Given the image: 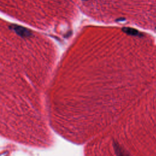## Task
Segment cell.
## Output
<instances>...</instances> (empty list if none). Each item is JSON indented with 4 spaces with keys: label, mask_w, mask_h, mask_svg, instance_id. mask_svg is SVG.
Masks as SVG:
<instances>
[{
    "label": "cell",
    "mask_w": 156,
    "mask_h": 156,
    "mask_svg": "<svg viewBox=\"0 0 156 156\" xmlns=\"http://www.w3.org/2000/svg\"><path fill=\"white\" fill-rule=\"evenodd\" d=\"M83 1H87V0H83Z\"/></svg>",
    "instance_id": "6da1fadb"
}]
</instances>
